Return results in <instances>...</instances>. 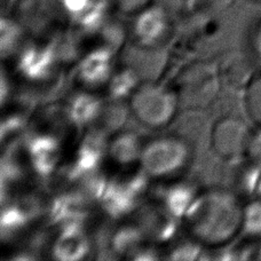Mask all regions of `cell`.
Here are the masks:
<instances>
[{
  "label": "cell",
  "mask_w": 261,
  "mask_h": 261,
  "mask_svg": "<svg viewBox=\"0 0 261 261\" xmlns=\"http://www.w3.org/2000/svg\"><path fill=\"white\" fill-rule=\"evenodd\" d=\"M243 216L244 210L234 194L214 189L196 196L184 219L199 242L221 245L236 236L243 226Z\"/></svg>",
  "instance_id": "1"
},
{
  "label": "cell",
  "mask_w": 261,
  "mask_h": 261,
  "mask_svg": "<svg viewBox=\"0 0 261 261\" xmlns=\"http://www.w3.org/2000/svg\"><path fill=\"white\" fill-rule=\"evenodd\" d=\"M178 94L156 82H144L130 95V110L140 123L151 128L164 127L173 119Z\"/></svg>",
  "instance_id": "2"
},
{
  "label": "cell",
  "mask_w": 261,
  "mask_h": 261,
  "mask_svg": "<svg viewBox=\"0 0 261 261\" xmlns=\"http://www.w3.org/2000/svg\"><path fill=\"white\" fill-rule=\"evenodd\" d=\"M220 91V72L211 63H195L179 79V103L188 109L206 108Z\"/></svg>",
  "instance_id": "3"
},
{
  "label": "cell",
  "mask_w": 261,
  "mask_h": 261,
  "mask_svg": "<svg viewBox=\"0 0 261 261\" xmlns=\"http://www.w3.org/2000/svg\"><path fill=\"white\" fill-rule=\"evenodd\" d=\"M190 149L184 140L162 138L144 146L140 164L151 178H163L175 173L187 164Z\"/></svg>",
  "instance_id": "4"
},
{
  "label": "cell",
  "mask_w": 261,
  "mask_h": 261,
  "mask_svg": "<svg viewBox=\"0 0 261 261\" xmlns=\"http://www.w3.org/2000/svg\"><path fill=\"white\" fill-rule=\"evenodd\" d=\"M251 137L250 129L243 120L236 117H223L212 128V148L223 160H239L248 151Z\"/></svg>",
  "instance_id": "5"
},
{
  "label": "cell",
  "mask_w": 261,
  "mask_h": 261,
  "mask_svg": "<svg viewBox=\"0 0 261 261\" xmlns=\"http://www.w3.org/2000/svg\"><path fill=\"white\" fill-rule=\"evenodd\" d=\"M148 175L142 173L129 178L124 182L110 181L108 189L101 200V206L109 217L119 219L128 216L138 206L139 198L146 192Z\"/></svg>",
  "instance_id": "6"
},
{
  "label": "cell",
  "mask_w": 261,
  "mask_h": 261,
  "mask_svg": "<svg viewBox=\"0 0 261 261\" xmlns=\"http://www.w3.org/2000/svg\"><path fill=\"white\" fill-rule=\"evenodd\" d=\"M108 149V135L93 128L79 144L76 157L68 171V179L79 181L85 175L96 172Z\"/></svg>",
  "instance_id": "7"
},
{
  "label": "cell",
  "mask_w": 261,
  "mask_h": 261,
  "mask_svg": "<svg viewBox=\"0 0 261 261\" xmlns=\"http://www.w3.org/2000/svg\"><path fill=\"white\" fill-rule=\"evenodd\" d=\"M25 148L32 170L40 178H48L57 170L61 158V146L55 135L36 133L28 138Z\"/></svg>",
  "instance_id": "8"
},
{
  "label": "cell",
  "mask_w": 261,
  "mask_h": 261,
  "mask_svg": "<svg viewBox=\"0 0 261 261\" xmlns=\"http://www.w3.org/2000/svg\"><path fill=\"white\" fill-rule=\"evenodd\" d=\"M59 63L52 43L46 45H29L21 50L17 69L30 82L46 81Z\"/></svg>",
  "instance_id": "9"
},
{
  "label": "cell",
  "mask_w": 261,
  "mask_h": 261,
  "mask_svg": "<svg viewBox=\"0 0 261 261\" xmlns=\"http://www.w3.org/2000/svg\"><path fill=\"white\" fill-rule=\"evenodd\" d=\"M84 222L71 221L60 226L61 231L52 248V255L55 260L78 261L90 253L91 244L84 230Z\"/></svg>",
  "instance_id": "10"
},
{
  "label": "cell",
  "mask_w": 261,
  "mask_h": 261,
  "mask_svg": "<svg viewBox=\"0 0 261 261\" xmlns=\"http://www.w3.org/2000/svg\"><path fill=\"white\" fill-rule=\"evenodd\" d=\"M169 27L170 18L165 7L155 5L147 6L139 12L133 25V32L138 44L156 46L165 37Z\"/></svg>",
  "instance_id": "11"
},
{
  "label": "cell",
  "mask_w": 261,
  "mask_h": 261,
  "mask_svg": "<svg viewBox=\"0 0 261 261\" xmlns=\"http://www.w3.org/2000/svg\"><path fill=\"white\" fill-rule=\"evenodd\" d=\"M125 59L128 67L137 72L140 81L156 82L165 67L166 53L158 45L138 44L125 52Z\"/></svg>",
  "instance_id": "12"
},
{
  "label": "cell",
  "mask_w": 261,
  "mask_h": 261,
  "mask_svg": "<svg viewBox=\"0 0 261 261\" xmlns=\"http://www.w3.org/2000/svg\"><path fill=\"white\" fill-rule=\"evenodd\" d=\"M115 54L103 46L91 50L78 64L79 79L88 86H99L108 82L111 77Z\"/></svg>",
  "instance_id": "13"
},
{
  "label": "cell",
  "mask_w": 261,
  "mask_h": 261,
  "mask_svg": "<svg viewBox=\"0 0 261 261\" xmlns=\"http://www.w3.org/2000/svg\"><path fill=\"white\" fill-rule=\"evenodd\" d=\"M179 219L167 211L165 206H148L139 217V226L144 235L157 242H167L173 239L178 230Z\"/></svg>",
  "instance_id": "14"
},
{
  "label": "cell",
  "mask_w": 261,
  "mask_h": 261,
  "mask_svg": "<svg viewBox=\"0 0 261 261\" xmlns=\"http://www.w3.org/2000/svg\"><path fill=\"white\" fill-rule=\"evenodd\" d=\"M88 203L79 190L58 195L48 207L49 221L59 227L71 221H85Z\"/></svg>",
  "instance_id": "15"
},
{
  "label": "cell",
  "mask_w": 261,
  "mask_h": 261,
  "mask_svg": "<svg viewBox=\"0 0 261 261\" xmlns=\"http://www.w3.org/2000/svg\"><path fill=\"white\" fill-rule=\"evenodd\" d=\"M102 105L103 102L97 96L88 93H79L68 103L65 108V117L74 127L83 129L94 124Z\"/></svg>",
  "instance_id": "16"
},
{
  "label": "cell",
  "mask_w": 261,
  "mask_h": 261,
  "mask_svg": "<svg viewBox=\"0 0 261 261\" xmlns=\"http://www.w3.org/2000/svg\"><path fill=\"white\" fill-rule=\"evenodd\" d=\"M53 16L52 3H45L44 0H27L21 4L17 21L23 29L29 30L32 34H40L52 24Z\"/></svg>",
  "instance_id": "17"
},
{
  "label": "cell",
  "mask_w": 261,
  "mask_h": 261,
  "mask_svg": "<svg viewBox=\"0 0 261 261\" xmlns=\"http://www.w3.org/2000/svg\"><path fill=\"white\" fill-rule=\"evenodd\" d=\"M142 140L137 133L124 132L110 142L108 152L117 164L126 166L140 162L143 151Z\"/></svg>",
  "instance_id": "18"
},
{
  "label": "cell",
  "mask_w": 261,
  "mask_h": 261,
  "mask_svg": "<svg viewBox=\"0 0 261 261\" xmlns=\"http://www.w3.org/2000/svg\"><path fill=\"white\" fill-rule=\"evenodd\" d=\"M128 118V108L122 100H113L102 105V108L93 128L107 134H114L124 127Z\"/></svg>",
  "instance_id": "19"
},
{
  "label": "cell",
  "mask_w": 261,
  "mask_h": 261,
  "mask_svg": "<svg viewBox=\"0 0 261 261\" xmlns=\"http://www.w3.org/2000/svg\"><path fill=\"white\" fill-rule=\"evenodd\" d=\"M144 237L146 235L139 225L123 226L116 230L111 237V250L116 254L126 255L130 258L138 250L141 249Z\"/></svg>",
  "instance_id": "20"
},
{
  "label": "cell",
  "mask_w": 261,
  "mask_h": 261,
  "mask_svg": "<svg viewBox=\"0 0 261 261\" xmlns=\"http://www.w3.org/2000/svg\"><path fill=\"white\" fill-rule=\"evenodd\" d=\"M252 62L243 54H235L225 62L222 69L225 81L236 88L248 86L253 79Z\"/></svg>",
  "instance_id": "21"
},
{
  "label": "cell",
  "mask_w": 261,
  "mask_h": 261,
  "mask_svg": "<svg viewBox=\"0 0 261 261\" xmlns=\"http://www.w3.org/2000/svg\"><path fill=\"white\" fill-rule=\"evenodd\" d=\"M196 195L194 189L188 185L179 184L166 190L163 196L165 208L176 219L185 218Z\"/></svg>",
  "instance_id": "22"
},
{
  "label": "cell",
  "mask_w": 261,
  "mask_h": 261,
  "mask_svg": "<svg viewBox=\"0 0 261 261\" xmlns=\"http://www.w3.org/2000/svg\"><path fill=\"white\" fill-rule=\"evenodd\" d=\"M110 3V0H93L85 11L71 18V21L86 34H95L107 22Z\"/></svg>",
  "instance_id": "23"
},
{
  "label": "cell",
  "mask_w": 261,
  "mask_h": 261,
  "mask_svg": "<svg viewBox=\"0 0 261 261\" xmlns=\"http://www.w3.org/2000/svg\"><path fill=\"white\" fill-rule=\"evenodd\" d=\"M140 78L130 67H125L116 72L109 79V95L113 100H123L132 95L139 87Z\"/></svg>",
  "instance_id": "24"
},
{
  "label": "cell",
  "mask_w": 261,
  "mask_h": 261,
  "mask_svg": "<svg viewBox=\"0 0 261 261\" xmlns=\"http://www.w3.org/2000/svg\"><path fill=\"white\" fill-rule=\"evenodd\" d=\"M23 30L24 29L17 20L3 16L0 22V50L3 59L15 52L22 39Z\"/></svg>",
  "instance_id": "25"
},
{
  "label": "cell",
  "mask_w": 261,
  "mask_h": 261,
  "mask_svg": "<svg viewBox=\"0 0 261 261\" xmlns=\"http://www.w3.org/2000/svg\"><path fill=\"white\" fill-rule=\"evenodd\" d=\"M97 32L102 41L101 46L111 49L114 53H117L123 47L126 34L123 25L118 22H106Z\"/></svg>",
  "instance_id": "26"
},
{
  "label": "cell",
  "mask_w": 261,
  "mask_h": 261,
  "mask_svg": "<svg viewBox=\"0 0 261 261\" xmlns=\"http://www.w3.org/2000/svg\"><path fill=\"white\" fill-rule=\"evenodd\" d=\"M245 106L251 119L261 125V73L246 86Z\"/></svg>",
  "instance_id": "27"
},
{
  "label": "cell",
  "mask_w": 261,
  "mask_h": 261,
  "mask_svg": "<svg viewBox=\"0 0 261 261\" xmlns=\"http://www.w3.org/2000/svg\"><path fill=\"white\" fill-rule=\"evenodd\" d=\"M243 230L249 236H261V200L249 204L244 208Z\"/></svg>",
  "instance_id": "28"
},
{
  "label": "cell",
  "mask_w": 261,
  "mask_h": 261,
  "mask_svg": "<svg viewBox=\"0 0 261 261\" xmlns=\"http://www.w3.org/2000/svg\"><path fill=\"white\" fill-rule=\"evenodd\" d=\"M202 249L200 245L193 243V242H185L176 245L169 254V259L171 260H198L202 259Z\"/></svg>",
  "instance_id": "29"
},
{
  "label": "cell",
  "mask_w": 261,
  "mask_h": 261,
  "mask_svg": "<svg viewBox=\"0 0 261 261\" xmlns=\"http://www.w3.org/2000/svg\"><path fill=\"white\" fill-rule=\"evenodd\" d=\"M25 125V119L21 115L14 114L7 116L3 119L2 123V141L3 143L8 139H12L14 135L20 134Z\"/></svg>",
  "instance_id": "30"
},
{
  "label": "cell",
  "mask_w": 261,
  "mask_h": 261,
  "mask_svg": "<svg viewBox=\"0 0 261 261\" xmlns=\"http://www.w3.org/2000/svg\"><path fill=\"white\" fill-rule=\"evenodd\" d=\"M114 6L117 7L120 12L126 14L139 13L146 8L151 0H110Z\"/></svg>",
  "instance_id": "31"
},
{
  "label": "cell",
  "mask_w": 261,
  "mask_h": 261,
  "mask_svg": "<svg viewBox=\"0 0 261 261\" xmlns=\"http://www.w3.org/2000/svg\"><path fill=\"white\" fill-rule=\"evenodd\" d=\"M246 153H248L250 162L261 167V130L251 137Z\"/></svg>",
  "instance_id": "32"
},
{
  "label": "cell",
  "mask_w": 261,
  "mask_h": 261,
  "mask_svg": "<svg viewBox=\"0 0 261 261\" xmlns=\"http://www.w3.org/2000/svg\"><path fill=\"white\" fill-rule=\"evenodd\" d=\"M130 259H133L135 261H152V260H157L160 259L158 254L155 250L152 249H140L135 252Z\"/></svg>",
  "instance_id": "33"
},
{
  "label": "cell",
  "mask_w": 261,
  "mask_h": 261,
  "mask_svg": "<svg viewBox=\"0 0 261 261\" xmlns=\"http://www.w3.org/2000/svg\"><path fill=\"white\" fill-rule=\"evenodd\" d=\"M232 0H197V4L206 8H225L230 5Z\"/></svg>",
  "instance_id": "34"
},
{
  "label": "cell",
  "mask_w": 261,
  "mask_h": 261,
  "mask_svg": "<svg viewBox=\"0 0 261 261\" xmlns=\"http://www.w3.org/2000/svg\"><path fill=\"white\" fill-rule=\"evenodd\" d=\"M253 45L254 49L257 52L258 57L261 59V20L255 25V29L253 32Z\"/></svg>",
  "instance_id": "35"
},
{
  "label": "cell",
  "mask_w": 261,
  "mask_h": 261,
  "mask_svg": "<svg viewBox=\"0 0 261 261\" xmlns=\"http://www.w3.org/2000/svg\"><path fill=\"white\" fill-rule=\"evenodd\" d=\"M257 196H259V197L261 198V181H260V185H259V189H258V193H257Z\"/></svg>",
  "instance_id": "36"
},
{
  "label": "cell",
  "mask_w": 261,
  "mask_h": 261,
  "mask_svg": "<svg viewBox=\"0 0 261 261\" xmlns=\"http://www.w3.org/2000/svg\"><path fill=\"white\" fill-rule=\"evenodd\" d=\"M250 2H253V3H261V0H250Z\"/></svg>",
  "instance_id": "37"
}]
</instances>
